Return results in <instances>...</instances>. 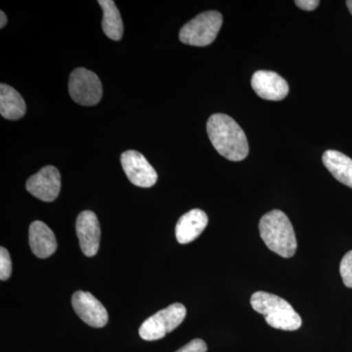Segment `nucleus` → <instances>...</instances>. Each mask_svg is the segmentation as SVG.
<instances>
[{"label":"nucleus","mask_w":352,"mask_h":352,"mask_svg":"<svg viewBox=\"0 0 352 352\" xmlns=\"http://www.w3.org/2000/svg\"><path fill=\"white\" fill-rule=\"evenodd\" d=\"M120 163L129 182L135 186L150 188L156 184V170L141 153L133 150L124 152L120 157Z\"/></svg>","instance_id":"7"},{"label":"nucleus","mask_w":352,"mask_h":352,"mask_svg":"<svg viewBox=\"0 0 352 352\" xmlns=\"http://www.w3.org/2000/svg\"><path fill=\"white\" fill-rule=\"evenodd\" d=\"M12 274V261L6 248L0 249V280L6 281Z\"/></svg>","instance_id":"18"},{"label":"nucleus","mask_w":352,"mask_h":352,"mask_svg":"<svg viewBox=\"0 0 352 352\" xmlns=\"http://www.w3.org/2000/svg\"><path fill=\"white\" fill-rule=\"evenodd\" d=\"M25 188L39 200L55 201L61 190V175L55 166H44L38 173L29 178Z\"/></svg>","instance_id":"8"},{"label":"nucleus","mask_w":352,"mask_h":352,"mask_svg":"<svg viewBox=\"0 0 352 352\" xmlns=\"http://www.w3.org/2000/svg\"><path fill=\"white\" fill-rule=\"evenodd\" d=\"M340 276L347 288H352V251L344 254L340 265Z\"/></svg>","instance_id":"17"},{"label":"nucleus","mask_w":352,"mask_h":352,"mask_svg":"<svg viewBox=\"0 0 352 352\" xmlns=\"http://www.w3.org/2000/svg\"><path fill=\"white\" fill-rule=\"evenodd\" d=\"M252 87L261 98L280 101L289 94L288 82L271 71H258L252 78Z\"/></svg>","instance_id":"11"},{"label":"nucleus","mask_w":352,"mask_h":352,"mask_svg":"<svg viewBox=\"0 0 352 352\" xmlns=\"http://www.w3.org/2000/svg\"><path fill=\"white\" fill-rule=\"evenodd\" d=\"M0 16H1V21H0V28L3 29V28L6 27L7 24V17L6 13H4L3 11H0Z\"/></svg>","instance_id":"21"},{"label":"nucleus","mask_w":352,"mask_h":352,"mask_svg":"<svg viewBox=\"0 0 352 352\" xmlns=\"http://www.w3.org/2000/svg\"><path fill=\"white\" fill-rule=\"evenodd\" d=\"M259 233L268 249L285 258L295 256L298 243L289 217L282 210L267 212L259 221Z\"/></svg>","instance_id":"2"},{"label":"nucleus","mask_w":352,"mask_h":352,"mask_svg":"<svg viewBox=\"0 0 352 352\" xmlns=\"http://www.w3.org/2000/svg\"><path fill=\"white\" fill-rule=\"evenodd\" d=\"M208 223V217L204 210L194 208L183 214L175 226L176 240L180 244L193 242L203 233Z\"/></svg>","instance_id":"12"},{"label":"nucleus","mask_w":352,"mask_h":352,"mask_svg":"<svg viewBox=\"0 0 352 352\" xmlns=\"http://www.w3.org/2000/svg\"><path fill=\"white\" fill-rule=\"evenodd\" d=\"M207 344L203 340L196 339L191 340L186 346L175 352H207Z\"/></svg>","instance_id":"19"},{"label":"nucleus","mask_w":352,"mask_h":352,"mask_svg":"<svg viewBox=\"0 0 352 352\" xmlns=\"http://www.w3.org/2000/svg\"><path fill=\"white\" fill-rule=\"evenodd\" d=\"M29 242L32 252L39 258H47L57 249V241L54 233L43 221L32 222L30 226Z\"/></svg>","instance_id":"13"},{"label":"nucleus","mask_w":352,"mask_h":352,"mask_svg":"<svg viewBox=\"0 0 352 352\" xmlns=\"http://www.w3.org/2000/svg\"><path fill=\"white\" fill-rule=\"evenodd\" d=\"M295 4L305 11H314L320 4L318 0H296Z\"/></svg>","instance_id":"20"},{"label":"nucleus","mask_w":352,"mask_h":352,"mask_svg":"<svg viewBox=\"0 0 352 352\" xmlns=\"http://www.w3.org/2000/svg\"><path fill=\"white\" fill-rule=\"evenodd\" d=\"M72 305L78 316L87 325L102 328L108 323L107 310L91 294L82 291L76 292L72 298Z\"/></svg>","instance_id":"9"},{"label":"nucleus","mask_w":352,"mask_h":352,"mask_svg":"<svg viewBox=\"0 0 352 352\" xmlns=\"http://www.w3.org/2000/svg\"><path fill=\"white\" fill-rule=\"evenodd\" d=\"M254 310L264 315L268 325L284 331H296L302 327L300 314L284 298L265 292H256L251 298Z\"/></svg>","instance_id":"3"},{"label":"nucleus","mask_w":352,"mask_h":352,"mask_svg":"<svg viewBox=\"0 0 352 352\" xmlns=\"http://www.w3.org/2000/svg\"><path fill=\"white\" fill-rule=\"evenodd\" d=\"M208 138L222 157L240 162L249 155V143L239 124L224 113H214L207 122Z\"/></svg>","instance_id":"1"},{"label":"nucleus","mask_w":352,"mask_h":352,"mask_svg":"<svg viewBox=\"0 0 352 352\" xmlns=\"http://www.w3.org/2000/svg\"><path fill=\"white\" fill-rule=\"evenodd\" d=\"M98 3L103 10L102 29L104 34L113 41H120L124 34V24L119 9L112 0H99Z\"/></svg>","instance_id":"16"},{"label":"nucleus","mask_w":352,"mask_h":352,"mask_svg":"<svg viewBox=\"0 0 352 352\" xmlns=\"http://www.w3.org/2000/svg\"><path fill=\"white\" fill-rule=\"evenodd\" d=\"M222 15L217 11H206L189 21L180 30L182 43L192 46H208L217 38L221 28Z\"/></svg>","instance_id":"4"},{"label":"nucleus","mask_w":352,"mask_h":352,"mask_svg":"<svg viewBox=\"0 0 352 352\" xmlns=\"http://www.w3.org/2000/svg\"><path fill=\"white\" fill-rule=\"evenodd\" d=\"M27 106L17 90L9 85H0V113L6 120H16L24 117Z\"/></svg>","instance_id":"15"},{"label":"nucleus","mask_w":352,"mask_h":352,"mask_svg":"<svg viewBox=\"0 0 352 352\" xmlns=\"http://www.w3.org/2000/svg\"><path fill=\"white\" fill-rule=\"evenodd\" d=\"M76 230L83 254L88 258L94 256L98 252L101 236L100 224L96 214L91 210L80 212L76 219Z\"/></svg>","instance_id":"10"},{"label":"nucleus","mask_w":352,"mask_h":352,"mask_svg":"<svg viewBox=\"0 0 352 352\" xmlns=\"http://www.w3.org/2000/svg\"><path fill=\"white\" fill-rule=\"evenodd\" d=\"M346 6H347V8H349V11H351V13L352 15V0H347Z\"/></svg>","instance_id":"22"},{"label":"nucleus","mask_w":352,"mask_h":352,"mask_svg":"<svg viewBox=\"0 0 352 352\" xmlns=\"http://www.w3.org/2000/svg\"><path fill=\"white\" fill-rule=\"evenodd\" d=\"M186 314V307L182 303H173L143 322L139 336L149 342L163 339L182 323Z\"/></svg>","instance_id":"5"},{"label":"nucleus","mask_w":352,"mask_h":352,"mask_svg":"<svg viewBox=\"0 0 352 352\" xmlns=\"http://www.w3.org/2000/svg\"><path fill=\"white\" fill-rule=\"evenodd\" d=\"M69 94L72 99L80 105H96L103 94L100 78L89 69H75L69 76Z\"/></svg>","instance_id":"6"},{"label":"nucleus","mask_w":352,"mask_h":352,"mask_svg":"<svg viewBox=\"0 0 352 352\" xmlns=\"http://www.w3.org/2000/svg\"><path fill=\"white\" fill-rule=\"evenodd\" d=\"M324 166L336 179L352 188V160L335 150H328L322 157Z\"/></svg>","instance_id":"14"}]
</instances>
